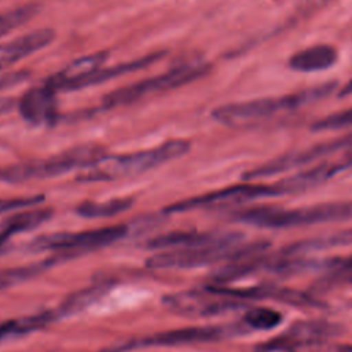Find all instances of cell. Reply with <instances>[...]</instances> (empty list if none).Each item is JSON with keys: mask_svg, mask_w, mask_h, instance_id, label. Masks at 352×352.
Listing matches in <instances>:
<instances>
[{"mask_svg": "<svg viewBox=\"0 0 352 352\" xmlns=\"http://www.w3.org/2000/svg\"><path fill=\"white\" fill-rule=\"evenodd\" d=\"M54 38L55 32L50 28H44L0 43V72L43 50L50 43H52Z\"/></svg>", "mask_w": 352, "mask_h": 352, "instance_id": "cell-14", "label": "cell"}, {"mask_svg": "<svg viewBox=\"0 0 352 352\" xmlns=\"http://www.w3.org/2000/svg\"><path fill=\"white\" fill-rule=\"evenodd\" d=\"M110 287H111V283L100 282L72 293L55 308L58 319L74 315L85 309L87 307L98 301L103 294H106L110 290Z\"/></svg>", "mask_w": 352, "mask_h": 352, "instance_id": "cell-19", "label": "cell"}, {"mask_svg": "<svg viewBox=\"0 0 352 352\" xmlns=\"http://www.w3.org/2000/svg\"><path fill=\"white\" fill-rule=\"evenodd\" d=\"M103 155L106 153L100 144H78L44 160L23 161L3 166L0 168V182L15 184L58 177L76 169L84 170L98 162Z\"/></svg>", "mask_w": 352, "mask_h": 352, "instance_id": "cell-5", "label": "cell"}, {"mask_svg": "<svg viewBox=\"0 0 352 352\" xmlns=\"http://www.w3.org/2000/svg\"><path fill=\"white\" fill-rule=\"evenodd\" d=\"M224 232H199V231H172L168 234L158 235L147 242V248L160 250H172V249H183L192 248L199 245L210 243L219 239Z\"/></svg>", "mask_w": 352, "mask_h": 352, "instance_id": "cell-17", "label": "cell"}, {"mask_svg": "<svg viewBox=\"0 0 352 352\" xmlns=\"http://www.w3.org/2000/svg\"><path fill=\"white\" fill-rule=\"evenodd\" d=\"M54 320H58V318L55 311L51 309V311H43L40 314H34L30 316H25V318L0 322V341L40 330Z\"/></svg>", "mask_w": 352, "mask_h": 352, "instance_id": "cell-20", "label": "cell"}, {"mask_svg": "<svg viewBox=\"0 0 352 352\" xmlns=\"http://www.w3.org/2000/svg\"><path fill=\"white\" fill-rule=\"evenodd\" d=\"M162 302L170 312L188 318H209L249 308L246 301L236 300L212 285L166 294Z\"/></svg>", "mask_w": 352, "mask_h": 352, "instance_id": "cell-10", "label": "cell"}, {"mask_svg": "<svg viewBox=\"0 0 352 352\" xmlns=\"http://www.w3.org/2000/svg\"><path fill=\"white\" fill-rule=\"evenodd\" d=\"M282 314L270 307H249L245 309L242 323L249 330H272L282 323Z\"/></svg>", "mask_w": 352, "mask_h": 352, "instance_id": "cell-22", "label": "cell"}, {"mask_svg": "<svg viewBox=\"0 0 352 352\" xmlns=\"http://www.w3.org/2000/svg\"><path fill=\"white\" fill-rule=\"evenodd\" d=\"M165 55H166L165 51H155V52L147 54L144 56H140V58H136V59H132V60H128V62H121V63H117V65H113V66H109V67H100L99 70H96L91 76H88L85 80H82L74 88V91L84 89V88L92 87V85H99V84L106 82L109 80L118 78V77H122L125 74L135 73L140 69H146V67L151 66L153 63H155L157 60H160L161 58H164Z\"/></svg>", "mask_w": 352, "mask_h": 352, "instance_id": "cell-16", "label": "cell"}, {"mask_svg": "<svg viewBox=\"0 0 352 352\" xmlns=\"http://www.w3.org/2000/svg\"><path fill=\"white\" fill-rule=\"evenodd\" d=\"M43 195H32V197H18V198H0V214L25 209L29 206H34L43 202Z\"/></svg>", "mask_w": 352, "mask_h": 352, "instance_id": "cell-26", "label": "cell"}, {"mask_svg": "<svg viewBox=\"0 0 352 352\" xmlns=\"http://www.w3.org/2000/svg\"><path fill=\"white\" fill-rule=\"evenodd\" d=\"M342 148H352V133L341 136L338 139L318 143V144L307 147L304 150L289 151L280 157H276L271 161H267V162L245 172L242 175V179L245 182H253V180H258V179L271 177L274 175H278V173H282L286 170L298 169L305 165H309L311 162H314L316 160H322L329 155H333L337 151H341Z\"/></svg>", "mask_w": 352, "mask_h": 352, "instance_id": "cell-11", "label": "cell"}, {"mask_svg": "<svg viewBox=\"0 0 352 352\" xmlns=\"http://www.w3.org/2000/svg\"><path fill=\"white\" fill-rule=\"evenodd\" d=\"M267 241L243 242L239 232H224L219 239L199 246L160 250L146 258V265L153 270H188L217 263H230L268 249Z\"/></svg>", "mask_w": 352, "mask_h": 352, "instance_id": "cell-1", "label": "cell"}, {"mask_svg": "<svg viewBox=\"0 0 352 352\" xmlns=\"http://www.w3.org/2000/svg\"><path fill=\"white\" fill-rule=\"evenodd\" d=\"M10 238H11V235H8L6 231L0 230V254H3V252L6 250V248L10 242Z\"/></svg>", "mask_w": 352, "mask_h": 352, "instance_id": "cell-28", "label": "cell"}, {"mask_svg": "<svg viewBox=\"0 0 352 352\" xmlns=\"http://www.w3.org/2000/svg\"><path fill=\"white\" fill-rule=\"evenodd\" d=\"M126 232L128 227L124 224L74 232H54L34 238L29 248L37 252H52L60 261H65L113 245L122 239Z\"/></svg>", "mask_w": 352, "mask_h": 352, "instance_id": "cell-8", "label": "cell"}, {"mask_svg": "<svg viewBox=\"0 0 352 352\" xmlns=\"http://www.w3.org/2000/svg\"><path fill=\"white\" fill-rule=\"evenodd\" d=\"M133 205L132 197H118L107 201H85L76 208V213L84 219H102L117 216Z\"/></svg>", "mask_w": 352, "mask_h": 352, "instance_id": "cell-21", "label": "cell"}, {"mask_svg": "<svg viewBox=\"0 0 352 352\" xmlns=\"http://www.w3.org/2000/svg\"><path fill=\"white\" fill-rule=\"evenodd\" d=\"M107 51H98L85 56H81L70 63H67L63 69L54 73L45 80V85L52 88L55 92L58 91H74V88L91 76L94 72L99 70L102 65L107 60Z\"/></svg>", "mask_w": 352, "mask_h": 352, "instance_id": "cell-13", "label": "cell"}, {"mask_svg": "<svg viewBox=\"0 0 352 352\" xmlns=\"http://www.w3.org/2000/svg\"><path fill=\"white\" fill-rule=\"evenodd\" d=\"M55 94L45 84L28 89L16 103L21 117L32 125H52L58 118Z\"/></svg>", "mask_w": 352, "mask_h": 352, "instance_id": "cell-12", "label": "cell"}, {"mask_svg": "<svg viewBox=\"0 0 352 352\" xmlns=\"http://www.w3.org/2000/svg\"><path fill=\"white\" fill-rule=\"evenodd\" d=\"M352 245V228L342 230L340 232L323 236V238H316V239H309L304 242H298L294 245H290V248L301 254L312 249H327V248H337V246H348Z\"/></svg>", "mask_w": 352, "mask_h": 352, "instance_id": "cell-23", "label": "cell"}, {"mask_svg": "<svg viewBox=\"0 0 352 352\" xmlns=\"http://www.w3.org/2000/svg\"><path fill=\"white\" fill-rule=\"evenodd\" d=\"M338 59V52L329 44H316L294 52L289 67L298 73H315L330 69Z\"/></svg>", "mask_w": 352, "mask_h": 352, "instance_id": "cell-15", "label": "cell"}, {"mask_svg": "<svg viewBox=\"0 0 352 352\" xmlns=\"http://www.w3.org/2000/svg\"><path fill=\"white\" fill-rule=\"evenodd\" d=\"M14 104V100L10 99V98H1L0 99V114L8 111Z\"/></svg>", "mask_w": 352, "mask_h": 352, "instance_id": "cell-29", "label": "cell"}, {"mask_svg": "<svg viewBox=\"0 0 352 352\" xmlns=\"http://www.w3.org/2000/svg\"><path fill=\"white\" fill-rule=\"evenodd\" d=\"M285 195L280 182L265 184V183H253L245 182L234 186H228L216 191L191 197L179 202H175L165 208L166 213H182L197 209H216L227 208L232 205H241L249 201L260 198H271Z\"/></svg>", "mask_w": 352, "mask_h": 352, "instance_id": "cell-9", "label": "cell"}, {"mask_svg": "<svg viewBox=\"0 0 352 352\" xmlns=\"http://www.w3.org/2000/svg\"><path fill=\"white\" fill-rule=\"evenodd\" d=\"M345 160H346V161L349 162V165L352 166V150H351V151H349V153L345 155Z\"/></svg>", "mask_w": 352, "mask_h": 352, "instance_id": "cell-31", "label": "cell"}, {"mask_svg": "<svg viewBox=\"0 0 352 352\" xmlns=\"http://www.w3.org/2000/svg\"><path fill=\"white\" fill-rule=\"evenodd\" d=\"M248 327L243 323H227V324H201L188 326L161 333H154L146 337L128 340L118 345H111L100 349L99 352H132L142 348L157 346H183L206 342H217L235 336L242 334Z\"/></svg>", "mask_w": 352, "mask_h": 352, "instance_id": "cell-7", "label": "cell"}, {"mask_svg": "<svg viewBox=\"0 0 352 352\" xmlns=\"http://www.w3.org/2000/svg\"><path fill=\"white\" fill-rule=\"evenodd\" d=\"M190 142L172 139L160 146L133 153L103 155L98 162L81 170L80 182H113L139 176L147 170L161 166L169 161L183 157L190 151Z\"/></svg>", "mask_w": 352, "mask_h": 352, "instance_id": "cell-4", "label": "cell"}, {"mask_svg": "<svg viewBox=\"0 0 352 352\" xmlns=\"http://www.w3.org/2000/svg\"><path fill=\"white\" fill-rule=\"evenodd\" d=\"M29 77V72L18 70V72H8L0 74V91L10 89L15 85H19Z\"/></svg>", "mask_w": 352, "mask_h": 352, "instance_id": "cell-27", "label": "cell"}, {"mask_svg": "<svg viewBox=\"0 0 352 352\" xmlns=\"http://www.w3.org/2000/svg\"><path fill=\"white\" fill-rule=\"evenodd\" d=\"M348 126H352V107L329 114L312 124V129L318 132L337 131Z\"/></svg>", "mask_w": 352, "mask_h": 352, "instance_id": "cell-25", "label": "cell"}, {"mask_svg": "<svg viewBox=\"0 0 352 352\" xmlns=\"http://www.w3.org/2000/svg\"><path fill=\"white\" fill-rule=\"evenodd\" d=\"M334 82L305 88L297 92L250 99L245 102L221 104L212 110V118L230 128H246L263 124L278 114L297 110L308 103L320 100L334 91Z\"/></svg>", "mask_w": 352, "mask_h": 352, "instance_id": "cell-2", "label": "cell"}, {"mask_svg": "<svg viewBox=\"0 0 352 352\" xmlns=\"http://www.w3.org/2000/svg\"><path fill=\"white\" fill-rule=\"evenodd\" d=\"M232 219L258 228H296L352 220V199L315 204L300 208L253 206L232 213Z\"/></svg>", "mask_w": 352, "mask_h": 352, "instance_id": "cell-3", "label": "cell"}, {"mask_svg": "<svg viewBox=\"0 0 352 352\" xmlns=\"http://www.w3.org/2000/svg\"><path fill=\"white\" fill-rule=\"evenodd\" d=\"M37 11H38L37 6L26 4V6L0 14V36L10 33L15 28L30 21L37 14Z\"/></svg>", "mask_w": 352, "mask_h": 352, "instance_id": "cell-24", "label": "cell"}, {"mask_svg": "<svg viewBox=\"0 0 352 352\" xmlns=\"http://www.w3.org/2000/svg\"><path fill=\"white\" fill-rule=\"evenodd\" d=\"M336 352H352V344H344L337 348Z\"/></svg>", "mask_w": 352, "mask_h": 352, "instance_id": "cell-30", "label": "cell"}, {"mask_svg": "<svg viewBox=\"0 0 352 352\" xmlns=\"http://www.w3.org/2000/svg\"><path fill=\"white\" fill-rule=\"evenodd\" d=\"M52 213L54 210L51 208L19 209L18 212L7 216L1 221L0 230L6 231L11 236L19 232H26L48 221L52 217Z\"/></svg>", "mask_w": 352, "mask_h": 352, "instance_id": "cell-18", "label": "cell"}, {"mask_svg": "<svg viewBox=\"0 0 352 352\" xmlns=\"http://www.w3.org/2000/svg\"><path fill=\"white\" fill-rule=\"evenodd\" d=\"M210 66L202 60L180 63L168 72L151 76L148 78L111 91L102 99V107L113 109L118 106L132 104L151 95L172 91L182 85L199 80L201 77L208 74Z\"/></svg>", "mask_w": 352, "mask_h": 352, "instance_id": "cell-6", "label": "cell"}]
</instances>
